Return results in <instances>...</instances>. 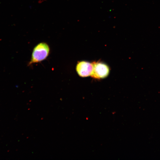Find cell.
<instances>
[{
	"mask_svg": "<svg viewBox=\"0 0 160 160\" xmlns=\"http://www.w3.org/2000/svg\"><path fill=\"white\" fill-rule=\"evenodd\" d=\"M50 49L46 43L41 42L33 48L28 65L40 62L46 59L49 55Z\"/></svg>",
	"mask_w": 160,
	"mask_h": 160,
	"instance_id": "cell-1",
	"label": "cell"
},
{
	"mask_svg": "<svg viewBox=\"0 0 160 160\" xmlns=\"http://www.w3.org/2000/svg\"><path fill=\"white\" fill-rule=\"evenodd\" d=\"M93 70L91 76L97 79H103L106 77L109 72V68L105 64L100 62L92 63Z\"/></svg>",
	"mask_w": 160,
	"mask_h": 160,
	"instance_id": "cell-2",
	"label": "cell"
},
{
	"mask_svg": "<svg viewBox=\"0 0 160 160\" xmlns=\"http://www.w3.org/2000/svg\"><path fill=\"white\" fill-rule=\"evenodd\" d=\"M92 70V63L86 61L79 62L76 67V70L78 74L81 77H86L91 76Z\"/></svg>",
	"mask_w": 160,
	"mask_h": 160,
	"instance_id": "cell-3",
	"label": "cell"
}]
</instances>
